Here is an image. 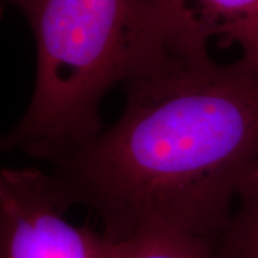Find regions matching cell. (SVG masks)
I'll use <instances>...</instances> for the list:
<instances>
[{
    "label": "cell",
    "instance_id": "277c9868",
    "mask_svg": "<svg viewBox=\"0 0 258 258\" xmlns=\"http://www.w3.org/2000/svg\"><path fill=\"white\" fill-rule=\"evenodd\" d=\"M182 26L205 42L237 45L258 71V0H164Z\"/></svg>",
    "mask_w": 258,
    "mask_h": 258
},
{
    "label": "cell",
    "instance_id": "8992f818",
    "mask_svg": "<svg viewBox=\"0 0 258 258\" xmlns=\"http://www.w3.org/2000/svg\"><path fill=\"white\" fill-rule=\"evenodd\" d=\"M111 258H215V244L174 231L149 230L112 242Z\"/></svg>",
    "mask_w": 258,
    "mask_h": 258
},
{
    "label": "cell",
    "instance_id": "7a4b0ae2",
    "mask_svg": "<svg viewBox=\"0 0 258 258\" xmlns=\"http://www.w3.org/2000/svg\"><path fill=\"white\" fill-rule=\"evenodd\" d=\"M36 78L28 109L0 151L49 161L101 134L99 106L175 39L157 0H28Z\"/></svg>",
    "mask_w": 258,
    "mask_h": 258
},
{
    "label": "cell",
    "instance_id": "3957f363",
    "mask_svg": "<svg viewBox=\"0 0 258 258\" xmlns=\"http://www.w3.org/2000/svg\"><path fill=\"white\" fill-rule=\"evenodd\" d=\"M72 204L37 168H0V258H111L103 232L66 220Z\"/></svg>",
    "mask_w": 258,
    "mask_h": 258
},
{
    "label": "cell",
    "instance_id": "52a82bcc",
    "mask_svg": "<svg viewBox=\"0 0 258 258\" xmlns=\"http://www.w3.org/2000/svg\"><path fill=\"white\" fill-rule=\"evenodd\" d=\"M26 2H28V0H0V5H2V3H15L18 8H22Z\"/></svg>",
    "mask_w": 258,
    "mask_h": 258
},
{
    "label": "cell",
    "instance_id": "6da1fadb",
    "mask_svg": "<svg viewBox=\"0 0 258 258\" xmlns=\"http://www.w3.org/2000/svg\"><path fill=\"white\" fill-rule=\"evenodd\" d=\"M122 86L119 119L49 159L52 175L112 242L165 230L217 244L258 161V71L175 43Z\"/></svg>",
    "mask_w": 258,
    "mask_h": 258
},
{
    "label": "cell",
    "instance_id": "5b68a950",
    "mask_svg": "<svg viewBox=\"0 0 258 258\" xmlns=\"http://www.w3.org/2000/svg\"><path fill=\"white\" fill-rule=\"evenodd\" d=\"M215 258H258V161L240 182L230 221L215 244Z\"/></svg>",
    "mask_w": 258,
    "mask_h": 258
}]
</instances>
